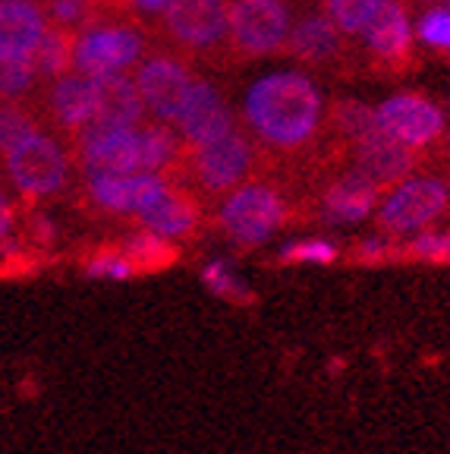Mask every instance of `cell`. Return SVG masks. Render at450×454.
Masks as SVG:
<instances>
[{"label": "cell", "mask_w": 450, "mask_h": 454, "mask_svg": "<svg viewBox=\"0 0 450 454\" xmlns=\"http://www.w3.org/2000/svg\"><path fill=\"white\" fill-rule=\"evenodd\" d=\"M423 155L425 152L409 149L407 142L394 139L391 133L375 127L350 149V164L359 174H366L375 186L391 190V186H397L400 180H407L409 174H415V168L425 161Z\"/></svg>", "instance_id": "obj_15"}, {"label": "cell", "mask_w": 450, "mask_h": 454, "mask_svg": "<svg viewBox=\"0 0 450 454\" xmlns=\"http://www.w3.org/2000/svg\"><path fill=\"white\" fill-rule=\"evenodd\" d=\"M375 123L394 139L407 142L409 149L429 152L447 133V121L444 111L423 92H403L387 98L384 105L375 111Z\"/></svg>", "instance_id": "obj_14"}, {"label": "cell", "mask_w": 450, "mask_h": 454, "mask_svg": "<svg viewBox=\"0 0 450 454\" xmlns=\"http://www.w3.org/2000/svg\"><path fill=\"white\" fill-rule=\"evenodd\" d=\"M435 152H438V158L444 161V168H447V190H450V129L444 133V139L435 145Z\"/></svg>", "instance_id": "obj_35"}, {"label": "cell", "mask_w": 450, "mask_h": 454, "mask_svg": "<svg viewBox=\"0 0 450 454\" xmlns=\"http://www.w3.org/2000/svg\"><path fill=\"white\" fill-rule=\"evenodd\" d=\"M161 42L151 22L127 13H107L98 22L76 32L73 70L101 76V73H127L148 51Z\"/></svg>", "instance_id": "obj_4"}, {"label": "cell", "mask_w": 450, "mask_h": 454, "mask_svg": "<svg viewBox=\"0 0 450 454\" xmlns=\"http://www.w3.org/2000/svg\"><path fill=\"white\" fill-rule=\"evenodd\" d=\"M198 73L192 70L190 57L180 51L167 48L164 42H158L155 48L142 57L133 67V82L142 95L145 111L155 121L174 123L180 107L190 98V89L196 82Z\"/></svg>", "instance_id": "obj_9"}, {"label": "cell", "mask_w": 450, "mask_h": 454, "mask_svg": "<svg viewBox=\"0 0 450 454\" xmlns=\"http://www.w3.org/2000/svg\"><path fill=\"white\" fill-rule=\"evenodd\" d=\"M362 42H366V54H362L359 67L372 76L397 79L407 76L419 64L413 48V26H409L403 0H387L362 32Z\"/></svg>", "instance_id": "obj_11"}, {"label": "cell", "mask_w": 450, "mask_h": 454, "mask_svg": "<svg viewBox=\"0 0 450 454\" xmlns=\"http://www.w3.org/2000/svg\"><path fill=\"white\" fill-rule=\"evenodd\" d=\"M293 26L290 0H227L230 60H261L283 54Z\"/></svg>", "instance_id": "obj_7"}, {"label": "cell", "mask_w": 450, "mask_h": 454, "mask_svg": "<svg viewBox=\"0 0 450 454\" xmlns=\"http://www.w3.org/2000/svg\"><path fill=\"white\" fill-rule=\"evenodd\" d=\"M394 253V247L384 240V237H372V240H362L356 249H353V255L356 259H362V262H375V259H387V255Z\"/></svg>", "instance_id": "obj_33"}, {"label": "cell", "mask_w": 450, "mask_h": 454, "mask_svg": "<svg viewBox=\"0 0 450 454\" xmlns=\"http://www.w3.org/2000/svg\"><path fill=\"white\" fill-rule=\"evenodd\" d=\"M324 98L309 73H275L249 89L243 121L268 158H312L324 139Z\"/></svg>", "instance_id": "obj_1"}, {"label": "cell", "mask_w": 450, "mask_h": 454, "mask_svg": "<svg viewBox=\"0 0 450 454\" xmlns=\"http://www.w3.org/2000/svg\"><path fill=\"white\" fill-rule=\"evenodd\" d=\"M283 54L293 57L296 64H303L312 73H353L362 70L359 57L350 44V35H344L322 10H309L290 26V38Z\"/></svg>", "instance_id": "obj_12"}, {"label": "cell", "mask_w": 450, "mask_h": 454, "mask_svg": "<svg viewBox=\"0 0 450 454\" xmlns=\"http://www.w3.org/2000/svg\"><path fill=\"white\" fill-rule=\"evenodd\" d=\"M28 237H32L35 243H54V237H57L54 221H50L44 212H32L28 215Z\"/></svg>", "instance_id": "obj_34"}, {"label": "cell", "mask_w": 450, "mask_h": 454, "mask_svg": "<svg viewBox=\"0 0 450 454\" xmlns=\"http://www.w3.org/2000/svg\"><path fill=\"white\" fill-rule=\"evenodd\" d=\"M381 196H384L381 186H375L366 174H359L353 164H346L324 184L322 196H318V212L331 224H356L378 208Z\"/></svg>", "instance_id": "obj_16"}, {"label": "cell", "mask_w": 450, "mask_h": 454, "mask_svg": "<svg viewBox=\"0 0 450 454\" xmlns=\"http://www.w3.org/2000/svg\"><path fill=\"white\" fill-rule=\"evenodd\" d=\"M120 249L127 253V259L136 265L139 275H151V271H164L176 262L180 249L174 247V240L161 234H151L145 227H136L127 240H120Z\"/></svg>", "instance_id": "obj_22"}, {"label": "cell", "mask_w": 450, "mask_h": 454, "mask_svg": "<svg viewBox=\"0 0 450 454\" xmlns=\"http://www.w3.org/2000/svg\"><path fill=\"white\" fill-rule=\"evenodd\" d=\"M82 275L92 281H133V278H139V271L117 243V247H101L92 255H85Z\"/></svg>", "instance_id": "obj_28"}, {"label": "cell", "mask_w": 450, "mask_h": 454, "mask_svg": "<svg viewBox=\"0 0 450 454\" xmlns=\"http://www.w3.org/2000/svg\"><path fill=\"white\" fill-rule=\"evenodd\" d=\"M202 284L214 294V297L227 300L230 306H249V303H255V294L249 291V284L243 281V278H239L237 271H233L227 262H221V259H212V262H205Z\"/></svg>", "instance_id": "obj_26"}, {"label": "cell", "mask_w": 450, "mask_h": 454, "mask_svg": "<svg viewBox=\"0 0 450 454\" xmlns=\"http://www.w3.org/2000/svg\"><path fill=\"white\" fill-rule=\"evenodd\" d=\"M73 48H76V32L64 26H50L48 22L42 42H38L35 54H32V64H35L42 82L64 76V73L73 70Z\"/></svg>", "instance_id": "obj_23"}, {"label": "cell", "mask_w": 450, "mask_h": 454, "mask_svg": "<svg viewBox=\"0 0 450 454\" xmlns=\"http://www.w3.org/2000/svg\"><path fill=\"white\" fill-rule=\"evenodd\" d=\"M48 28L42 0H0V64L32 57Z\"/></svg>", "instance_id": "obj_19"}, {"label": "cell", "mask_w": 450, "mask_h": 454, "mask_svg": "<svg viewBox=\"0 0 450 454\" xmlns=\"http://www.w3.org/2000/svg\"><path fill=\"white\" fill-rule=\"evenodd\" d=\"M271 158L261 152L249 129H239L233 123L227 133L214 136L198 145H183L180 161V180L202 190L205 196H227L239 184H246L259 174Z\"/></svg>", "instance_id": "obj_3"}, {"label": "cell", "mask_w": 450, "mask_h": 454, "mask_svg": "<svg viewBox=\"0 0 450 454\" xmlns=\"http://www.w3.org/2000/svg\"><path fill=\"white\" fill-rule=\"evenodd\" d=\"M375 127H378L375 123V107L362 105L356 98H338L324 114V142H331V145H338V149H344L350 155L353 145Z\"/></svg>", "instance_id": "obj_21"}, {"label": "cell", "mask_w": 450, "mask_h": 454, "mask_svg": "<svg viewBox=\"0 0 450 454\" xmlns=\"http://www.w3.org/2000/svg\"><path fill=\"white\" fill-rule=\"evenodd\" d=\"M0 168L7 174V184L16 190V196L28 206L50 202V199L70 192V186L76 184L70 142L57 133H44V127L22 136L13 149L0 158Z\"/></svg>", "instance_id": "obj_2"}, {"label": "cell", "mask_w": 450, "mask_h": 454, "mask_svg": "<svg viewBox=\"0 0 450 454\" xmlns=\"http://www.w3.org/2000/svg\"><path fill=\"white\" fill-rule=\"evenodd\" d=\"M290 215H293V202L287 190L275 180L252 177L221 196L218 227L237 247L252 249L261 247L275 231H281Z\"/></svg>", "instance_id": "obj_6"}, {"label": "cell", "mask_w": 450, "mask_h": 454, "mask_svg": "<svg viewBox=\"0 0 450 454\" xmlns=\"http://www.w3.org/2000/svg\"><path fill=\"white\" fill-rule=\"evenodd\" d=\"M419 38L429 44L431 51H441L450 57V7H431L429 13L419 20Z\"/></svg>", "instance_id": "obj_30"}, {"label": "cell", "mask_w": 450, "mask_h": 454, "mask_svg": "<svg viewBox=\"0 0 450 454\" xmlns=\"http://www.w3.org/2000/svg\"><path fill=\"white\" fill-rule=\"evenodd\" d=\"M233 123L237 121H233V111L227 107L224 92H221L214 82H208V79L196 76V82H192V89H190V98H186V105L180 107V114H176V121H174L176 133H180L186 149L227 133Z\"/></svg>", "instance_id": "obj_17"}, {"label": "cell", "mask_w": 450, "mask_h": 454, "mask_svg": "<svg viewBox=\"0 0 450 454\" xmlns=\"http://www.w3.org/2000/svg\"><path fill=\"white\" fill-rule=\"evenodd\" d=\"M340 255V249L334 247L331 240H322V237H312V240H296L287 243L281 249V259L283 265H331L334 259Z\"/></svg>", "instance_id": "obj_29"}, {"label": "cell", "mask_w": 450, "mask_h": 454, "mask_svg": "<svg viewBox=\"0 0 450 454\" xmlns=\"http://www.w3.org/2000/svg\"><path fill=\"white\" fill-rule=\"evenodd\" d=\"M450 206V190L435 174H409L375 208V231L381 237H413L431 227Z\"/></svg>", "instance_id": "obj_8"}, {"label": "cell", "mask_w": 450, "mask_h": 454, "mask_svg": "<svg viewBox=\"0 0 450 454\" xmlns=\"http://www.w3.org/2000/svg\"><path fill=\"white\" fill-rule=\"evenodd\" d=\"M170 184H174V177H164L155 170L92 174V177H79V196H82L85 208H92L95 215L136 224L167 192Z\"/></svg>", "instance_id": "obj_10"}, {"label": "cell", "mask_w": 450, "mask_h": 454, "mask_svg": "<svg viewBox=\"0 0 450 454\" xmlns=\"http://www.w3.org/2000/svg\"><path fill=\"white\" fill-rule=\"evenodd\" d=\"M202 221L205 212L198 196L190 190V184L174 180L155 206L136 221V227H145V231L167 237V240H186V237H192L202 227Z\"/></svg>", "instance_id": "obj_18"}, {"label": "cell", "mask_w": 450, "mask_h": 454, "mask_svg": "<svg viewBox=\"0 0 450 454\" xmlns=\"http://www.w3.org/2000/svg\"><path fill=\"white\" fill-rule=\"evenodd\" d=\"M164 4H167V0H107V7H111L113 13L136 16V20L151 22V26H155L158 16H161Z\"/></svg>", "instance_id": "obj_31"}, {"label": "cell", "mask_w": 450, "mask_h": 454, "mask_svg": "<svg viewBox=\"0 0 450 454\" xmlns=\"http://www.w3.org/2000/svg\"><path fill=\"white\" fill-rule=\"evenodd\" d=\"M38 89H42V76H38L32 57L4 60V64H0V101L35 98Z\"/></svg>", "instance_id": "obj_27"}, {"label": "cell", "mask_w": 450, "mask_h": 454, "mask_svg": "<svg viewBox=\"0 0 450 454\" xmlns=\"http://www.w3.org/2000/svg\"><path fill=\"white\" fill-rule=\"evenodd\" d=\"M407 4V0H403ZM409 4H444V0H409Z\"/></svg>", "instance_id": "obj_36"}, {"label": "cell", "mask_w": 450, "mask_h": 454, "mask_svg": "<svg viewBox=\"0 0 450 454\" xmlns=\"http://www.w3.org/2000/svg\"><path fill=\"white\" fill-rule=\"evenodd\" d=\"M95 82V127H139L148 117L142 95L127 73H101L92 76Z\"/></svg>", "instance_id": "obj_20"}, {"label": "cell", "mask_w": 450, "mask_h": 454, "mask_svg": "<svg viewBox=\"0 0 450 454\" xmlns=\"http://www.w3.org/2000/svg\"><path fill=\"white\" fill-rule=\"evenodd\" d=\"M16 221H19V208H16V202L10 199V192L0 186V247L13 237Z\"/></svg>", "instance_id": "obj_32"}, {"label": "cell", "mask_w": 450, "mask_h": 454, "mask_svg": "<svg viewBox=\"0 0 450 454\" xmlns=\"http://www.w3.org/2000/svg\"><path fill=\"white\" fill-rule=\"evenodd\" d=\"M155 32L167 48L190 60L230 67L227 44V0H167L155 22Z\"/></svg>", "instance_id": "obj_5"}, {"label": "cell", "mask_w": 450, "mask_h": 454, "mask_svg": "<svg viewBox=\"0 0 450 454\" xmlns=\"http://www.w3.org/2000/svg\"><path fill=\"white\" fill-rule=\"evenodd\" d=\"M42 4H44V13H48L50 26H64V28H73V32L92 26L101 16L113 13V10L107 7V0H42Z\"/></svg>", "instance_id": "obj_25"}, {"label": "cell", "mask_w": 450, "mask_h": 454, "mask_svg": "<svg viewBox=\"0 0 450 454\" xmlns=\"http://www.w3.org/2000/svg\"><path fill=\"white\" fill-rule=\"evenodd\" d=\"M322 13L344 32V35L356 38L369 28V22L378 16V10L384 7L387 0H318Z\"/></svg>", "instance_id": "obj_24"}, {"label": "cell", "mask_w": 450, "mask_h": 454, "mask_svg": "<svg viewBox=\"0 0 450 454\" xmlns=\"http://www.w3.org/2000/svg\"><path fill=\"white\" fill-rule=\"evenodd\" d=\"M35 107L42 114V123L50 127L57 136H64L66 142L92 123V107H95V82L89 73L70 70L64 76L48 79L35 92Z\"/></svg>", "instance_id": "obj_13"}]
</instances>
